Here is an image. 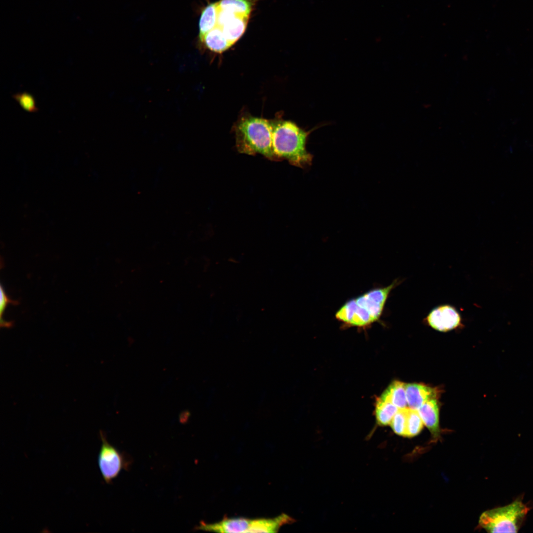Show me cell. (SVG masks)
Listing matches in <instances>:
<instances>
[{"label":"cell","mask_w":533,"mask_h":533,"mask_svg":"<svg viewBox=\"0 0 533 533\" xmlns=\"http://www.w3.org/2000/svg\"><path fill=\"white\" fill-rule=\"evenodd\" d=\"M400 283L395 279L387 286L372 289L347 301L336 311V319L345 325L359 328L379 321L391 292Z\"/></svg>","instance_id":"cell-1"},{"label":"cell","mask_w":533,"mask_h":533,"mask_svg":"<svg viewBox=\"0 0 533 533\" xmlns=\"http://www.w3.org/2000/svg\"><path fill=\"white\" fill-rule=\"evenodd\" d=\"M238 151L248 155L260 154L274 161L271 150V120L245 115L234 127Z\"/></svg>","instance_id":"cell-2"},{"label":"cell","mask_w":533,"mask_h":533,"mask_svg":"<svg viewBox=\"0 0 533 533\" xmlns=\"http://www.w3.org/2000/svg\"><path fill=\"white\" fill-rule=\"evenodd\" d=\"M530 509L519 497L507 505L485 511L480 516L478 524L489 533H517Z\"/></svg>","instance_id":"cell-3"},{"label":"cell","mask_w":533,"mask_h":533,"mask_svg":"<svg viewBox=\"0 0 533 533\" xmlns=\"http://www.w3.org/2000/svg\"><path fill=\"white\" fill-rule=\"evenodd\" d=\"M273 527L274 523L271 518L225 517L222 520L213 523L201 521L195 529L214 533H271Z\"/></svg>","instance_id":"cell-4"},{"label":"cell","mask_w":533,"mask_h":533,"mask_svg":"<svg viewBox=\"0 0 533 533\" xmlns=\"http://www.w3.org/2000/svg\"><path fill=\"white\" fill-rule=\"evenodd\" d=\"M101 446L98 455V465L105 482L110 484L123 469L127 462L122 454L107 440L103 432L100 431Z\"/></svg>","instance_id":"cell-5"},{"label":"cell","mask_w":533,"mask_h":533,"mask_svg":"<svg viewBox=\"0 0 533 533\" xmlns=\"http://www.w3.org/2000/svg\"><path fill=\"white\" fill-rule=\"evenodd\" d=\"M424 320L433 329L443 332L455 329L462 324L460 314L454 306L445 304L433 308Z\"/></svg>","instance_id":"cell-6"},{"label":"cell","mask_w":533,"mask_h":533,"mask_svg":"<svg viewBox=\"0 0 533 533\" xmlns=\"http://www.w3.org/2000/svg\"><path fill=\"white\" fill-rule=\"evenodd\" d=\"M249 18L248 16L219 9L217 26L222 30L231 46L244 33Z\"/></svg>","instance_id":"cell-7"},{"label":"cell","mask_w":533,"mask_h":533,"mask_svg":"<svg viewBox=\"0 0 533 533\" xmlns=\"http://www.w3.org/2000/svg\"><path fill=\"white\" fill-rule=\"evenodd\" d=\"M406 394L408 408L418 410L428 400L435 398L437 390L432 387L421 383H408L405 385Z\"/></svg>","instance_id":"cell-8"},{"label":"cell","mask_w":533,"mask_h":533,"mask_svg":"<svg viewBox=\"0 0 533 533\" xmlns=\"http://www.w3.org/2000/svg\"><path fill=\"white\" fill-rule=\"evenodd\" d=\"M419 414L434 439L440 437L439 407L435 398L425 402L418 410Z\"/></svg>","instance_id":"cell-9"},{"label":"cell","mask_w":533,"mask_h":533,"mask_svg":"<svg viewBox=\"0 0 533 533\" xmlns=\"http://www.w3.org/2000/svg\"><path fill=\"white\" fill-rule=\"evenodd\" d=\"M199 39L206 48L216 53H222L231 46L222 30L217 26Z\"/></svg>","instance_id":"cell-10"},{"label":"cell","mask_w":533,"mask_h":533,"mask_svg":"<svg viewBox=\"0 0 533 533\" xmlns=\"http://www.w3.org/2000/svg\"><path fill=\"white\" fill-rule=\"evenodd\" d=\"M405 385L406 383L403 382L395 381L388 386L380 397L390 402L399 409L406 408L408 404Z\"/></svg>","instance_id":"cell-11"},{"label":"cell","mask_w":533,"mask_h":533,"mask_svg":"<svg viewBox=\"0 0 533 533\" xmlns=\"http://www.w3.org/2000/svg\"><path fill=\"white\" fill-rule=\"evenodd\" d=\"M218 2L208 4L202 10L199 20V38L217 26Z\"/></svg>","instance_id":"cell-12"},{"label":"cell","mask_w":533,"mask_h":533,"mask_svg":"<svg viewBox=\"0 0 533 533\" xmlns=\"http://www.w3.org/2000/svg\"><path fill=\"white\" fill-rule=\"evenodd\" d=\"M399 409L390 402L379 397L375 407V417L378 425L381 426L389 425Z\"/></svg>","instance_id":"cell-13"},{"label":"cell","mask_w":533,"mask_h":533,"mask_svg":"<svg viewBox=\"0 0 533 533\" xmlns=\"http://www.w3.org/2000/svg\"><path fill=\"white\" fill-rule=\"evenodd\" d=\"M217 2L220 9L248 17L254 5L253 0H220Z\"/></svg>","instance_id":"cell-14"},{"label":"cell","mask_w":533,"mask_h":533,"mask_svg":"<svg viewBox=\"0 0 533 533\" xmlns=\"http://www.w3.org/2000/svg\"><path fill=\"white\" fill-rule=\"evenodd\" d=\"M423 424L418 410L408 408L405 437L412 438L418 435L422 430Z\"/></svg>","instance_id":"cell-15"},{"label":"cell","mask_w":533,"mask_h":533,"mask_svg":"<svg viewBox=\"0 0 533 533\" xmlns=\"http://www.w3.org/2000/svg\"><path fill=\"white\" fill-rule=\"evenodd\" d=\"M408 408L399 409L390 423L393 431L397 435L405 437Z\"/></svg>","instance_id":"cell-16"},{"label":"cell","mask_w":533,"mask_h":533,"mask_svg":"<svg viewBox=\"0 0 533 533\" xmlns=\"http://www.w3.org/2000/svg\"><path fill=\"white\" fill-rule=\"evenodd\" d=\"M12 97L25 111L30 113L38 111L35 98L31 94L27 92L18 93Z\"/></svg>","instance_id":"cell-17"},{"label":"cell","mask_w":533,"mask_h":533,"mask_svg":"<svg viewBox=\"0 0 533 533\" xmlns=\"http://www.w3.org/2000/svg\"><path fill=\"white\" fill-rule=\"evenodd\" d=\"M0 327L10 328L12 326V322H7L4 321L2 318V314L6 307L8 304H12V305H17L18 302L16 301H14L10 299L6 295L2 286L1 285L0 287Z\"/></svg>","instance_id":"cell-18"},{"label":"cell","mask_w":533,"mask_h":533,"mask_svg":"<svg viewBox=\"0 0 533 533\" xmlns=\"http://www.w3.org/2000/svg\"><path fill=\"white\" fill-rule=\"evenodd\" d=\"M190 415V414L189 410H185L182 412L179 416L180 421L182 422H186L188 420Z\"/></svg>","instance_id":"cell-19"}]
</instances>
